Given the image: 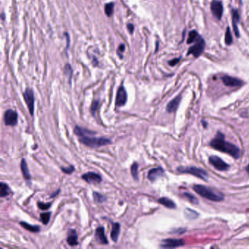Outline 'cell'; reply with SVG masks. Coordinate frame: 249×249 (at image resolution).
I'll return each mask as SVG.
<instances>
[{"label": "cell", "mask_w": 249, "mask_h": 249, "mask_svg": "<svg viewBox=\"0 0 249 249\" xmlns=\"http://www.w3.org/2000/svg\"><path fill=\"white\" fill-rule=\"evenodd\" d=\"M211 147H213L217 151H221L230 155L235 158L240 157V151L239 148L235 146L232 143L227 142L224 140V135L221 132H219L214 139L210 143Z\"/></svg>", "instance_id": "1"}, {"label": "cell", "mask_w": 249, "mask_h": 249, "mask_svg": "<svg viewBox=\"0 0 249 249\" xmlns=\"http://www.w3.org/2000/svg\"><path fill=\"white\" fill-rule=\"evenodd\" d=\"M193 189L199 195L204 198L214 202H221L224 199V195L221 193L216 192L213 189L202 185H194Z\"/></svg>", "instance_id": "2"}, {"label": "cell", "mask_w": 249, "mask_h": 249, "mask_svg": "<svg viewBox=\"0 0 249 249\" xmlns=\"http://www.w3.org/2000/svg\"><path fill=\"white\" fill-rule=\"evenodd\" d=\"M91 135H85L79 137V141L84 146L91 148H97L107 146L110 144L112 141L105 137H90Z\"/></svg>", "instance_id": "3"}, {"label": "cell", "mask_w": 249, "mask_h": 249, "mask_svg": "<svg viewBox=\"0 0 249 249\" xmlns=\"http://www.w3.org/2000/svg\"><path fill=\"white\" fill-rule=\"evenodd\" d=\"M178 171L182 173H188L193 175L194 176L204 180H207L208 178V175L205 170H202V169H199L198 168H195V167H179L178 168Z\"/></svg>", "instance_id": "4"}, {"label": "cell", "mask_w": 249, "mask_h": 249, "mask_svg": "<svg viewBox=\"0 0 249 249\" xmlns=\"http://www.w3.org/2000/svg\"><path fill=\"white\" fill-rule=\"evenodd\" d=\"M23 97L31 115L33 116L35 113V95L33 90L30 88H27L23 94Z\"/></svg>", "instance_id": "5"}, {"label": "cell", "mask_w": 249, "mask_h": 249, "mask_svg": "<svg viewBox=\"0 0 249 249\" xmlns=\"http://www.w3.org/2000/svg\"><path fill=\"white\" fill-rule=\"evenodd\" d=\"M18 113L15 110L9 109L6 110L4 115V121L6 126L15 127L18 124Z\"/></svg>", "instance_id": "6"}, {"label": "cell", "mask_w": 249, "mask_h": 249, "mask_svg": "<svg viewBox=\"0 0 249 249\" xmlns=\"http://www.w3.org/2000/svg\"><path fill=\"white\" fill-rule=\"evenodd\" d=\"M204 41L202 37H199V38L197 40V43L195 45L192 46V47L189 48L188 51V55L189 54H192L193 55L194 57H199V56L202 54V53L203 52L204 48Z\"/></svg>", "instance_id": "7"}, {"label": "cell", "mask_w": 249, "mask_h": 249, "mask_svg": "<svg viewBox=\"0 0 249 249\" xmlns=\"http://www.w3.org/2000/svg\"><path fill=\"white\" fill-rule=\"evenodd\" d=\"M127 101V93L124 86H121L118 88L115 99V105L116 107H122L125 105Z\"/></svg>", "instance_id": "8"}, {"label": "cell", "mask_w": 249, "mask_h": 249, "mask_svg": "<svg viewBox=\"0 0 249 249\" xmlns=\"http://www.w3.org/2000/svg\"><path fill=\"white\" fill-rule=\"evenodd\" d=\"M209 161L216 170L220 171H224L229 168V165L226 162H224L221 158L216 156H211L209 158Z\"/></svg>", "instance_id": "9"}, {"label": "cell", "mask_w": 249, "mask_h": 249, "mask_svg": "<svg viewBox=\"0 0 249 249\" xmlns=\"http://www.w3.org/2000/svg\"><path fill=\"white\" fill-rule=\"evenodd\" d=\"M211 10L213 15H214L217 19H221L223 15V10H224L223 5L221 2L217 1V0H214V1H212V2H211Z\"/></svg>", "instance_id": "10"}, {"label": "cell", "mask_w": 249, "mask_h": 249, "mask_svg": "<svg viewBox=\"0 0 249 249\" xmlns=\"http://www.w3.org/2000/svg\"><path fill=\"white\" fill-rule=\"evenodd\" d=\"M82 179L88 183H100L102 179L101 175L94 172H88L81 176Z\"/></svg>", "instance_id": "11"}, {"label": "cell", "mask_w": 249, "mask_h": 249, "mask_svg": "<svg viewBox=\"0 0 249 249\" xmlns=\"http://www.w3.org/2000/svg\"><path fill=\"white\" fill-rule=\"evenodd\" d=\"M185 245V242L181 239H165L162 240L161 244V248H172L183 246Z\"/></svg>", "instance_id": "12"}, {"label": "cell", "mask_w": 249, "mask_h": 249, "mask_svg": "<svg viewBox=\"0 0 249 249\" xmlns=\"http://www.w3.org/2000/svg\"><path fill=\"white\" fill-rule=\"evenodd\" d=\"M221 81L225 86L230 87H238L241 86L243 84V82L240 81L238 78H233V77L225 75L221 77Z\"/></svg>", "instance_id": "13"}, {"label": "cell", "mask_w": 249, "mask_h": 249, "mask_svg": "<svg viewBox=\"0 0 249 249\" xmlns=\"http://www.w3.org/2000/svg\"><path fill=\"white\" fill-rule=\"evenodd\" d=\"M95 239L100 244L107 245L108 240L105 234V228L103 226H100L95 231Z\"/></svg>", "instance_id": "14"}, {"label": "cell", "mask_w": 249, "mask_h": 249, "mask_svg": "<svg viewBox=\"0 0 249 249\" xmlns=\"http://www.w3.org/2000/svg\"><path fill=\"white\" fill-rule=\"evenodd\" d=\"M164 173V170L161 168H153L148 172V178L150 181L153 182L156 180H157L158 178L161 177Z\"/></svg>", "instance_id": "15"}, {"label": "cell", "mask_w": 249, "mask_h": 249, "mask_svg": "<svg viewBox=\"0 0 249 249\" xmlns=\"http://www.w3.org/2000/svg\"><path fill=\"white\" fill-rule=\"evenodd\" d=\"M232 27L233 29H234V32L236 37H239L240 33L239 30H238V25L240 20V15L238 13V10H232Z\"/></svg>", "instance_id": "16"}, {"label": "cell", "mask_w": 249, "mask_h": 249, "mask_svg": "<svg viewBox=\"0 0 249 249\" xmlns=\"http://www.w3.org/2000/svg\"><path fill=\"white\" fill-rule=\"evenodd\" d=\"M180 100H181V96L179 95V96H177L175 99H173V100H171L168 103V105H167V110L169 112H173L176 111L177 109L179 106V104H180Z\"/></svg>", "instance_id": "17"}, {"label": "cell", "mask_w": 249, "mask_h": 249, "mask_svg": "<svg viewBox=\"0 0 249 249\" xmlns=\"http://www.w3.org/2000/svg\"><path fill=\"white\" fill-rule=\"evenodd\" d=\"M74 133L78 137L85 135H94V134H97V132H94V131L89 130V129H86V128L81 127L79 126H75L74 129Z\"/></svg>", "instance_id": "18"}, {"label": "cell", "mask_w": 249, "mask_h": 249, "mask_svg": "<svg viewBox=\"0 0 249 249\" xmlns=\"http://www.w3.org/2000/svg\"><path fill=\"white\" fill-rule=\"evenodd\" d=\"M66 242L70 246H75V245H78V234H77L76 230H69L67 238H66Z\"/></svg>", "instance_id": "19"}, {"label": "cell", "mask_w": 249, "mask_h": 249, "mask_svg": "<svg viewBox=\"0 0 249 249\" xmlns=\"http://www.w3.org/2000/svg\"><path fill=\"white\" fill-rule=\"evenodd\" d=\"M121 231V225L119 223H113L112 226L111 233H110V238L115 243H116L118 239L119 235H120Z\"/></svg>", "instance_id": "20"}, {"label": "cell", "mask_w": 249, "mask_h": 249, "mask_svg": "<svg viewBox=\"0 0 249 249\" xmlns=\"http://www.w3.org/2000/svg\"><path fill=\"white\" fill-rule=\"evenodd\" d=\"M20 170H21L22 175L26 180H30L32 177H31L29 170L28 166H27L26 161L25 158H22L20 161Z\"/></svg>", "instance_id": "21"}, {"label": "cell", "mask_w": 249, "mask_h": 249, "mask_svg": "<svg viewBox=\"0 0 249 249\" xmlns=\"http://www.w3.org/2000/svg\"><path fill=\"white\" fill-rule=\"evenodd\" d=\"M20 224L22 227L24 228L25 229L28 230V231L31 232L37 233L40 231V227L39 226H37V225H31L29 224H28V223L24 222V221L20 222Z\"/></svg>", "instance_id": "22"}, {"label": "cell", "mask_w": 249, "mask_h": 249, "mask_svg": "<svg viewBox=\"0 0 249 249\" xmlns=\"http://www.w3.org/2000/svg\"><path fill=\"white\" fill-rule=\"evenodd\" d=\"M158 202L170 209H174L176 207V205L174 203L173 201H172L171 199H170L169 198H167V197H161V198L158 199Z\"/></svg>", "instance_id": "23"}, {"label": "cell", "mask_w": 249, "mask_h": 249, "mask_svg": "<svg viewBox=\"0 0 249 249\" xmlns=\"http://www.w3.org/2000/svg\"><path fill=\"white\" fill-rule=\"evenodd\" d=\"M0 189H1L0 197H2V198L3 197H8V195H10V194L12 193L11 190H10V187L8 186V184L3 183V182H2V183H0Z\"/></svg>", "instance_id": "24"}, {"label": "cell", "mask_w": 249, "mask_h": 249, "mask_svg": "<svg viewBox=\"0 0 249 249\" xmlns=\"http://www.w3.org/2000/svg\"><path fill=\"white\" fill-rule=\"evenodd\" d=\"M138 168H139L138 164L137 162H134L132 164L130 168L132 176L135 180H138V179H139V177H138Z\"/></svg>", "instance_id": "25"}, {"label": "cell", "mask_w": 249, "mask_h": 249, "mask_svg": "<svg viewBox=\"0 0 249 249\" xmlns=\"http://www.w3.org/2000/svg\"><path fill=\"white\" fill-rule=\"evenodd\" d=\"M93 198L94 200L97 202V203H103L104 202H105V201L107 200V198L105 196L97 192H94Z\"/></svg>", "instance_id": "26"}, {"label": "cell", "mask_w": 249, "mask_h": 249, "mask_svg": "<svg viewBox=\"0 0 249 249\" xmlns=\"http://www.w3.org/2000/svg\"><path fill=\"white\" fill-rule=\"evenodd\" d=\"M114 11V3L110 2L105 5V13L107 17H110Z\"/></svg>", "instance_id": "27"}, {"label": "cell", "mask_w": 249, "mask_h": 249, "mask_svg": "<svg viewBox=\"0 0 249 249\" xmlns=\"http://www.w3.org/2000/svg\"><path fill=\"white\" fill-rule=\"evenodd\" d=\"M199 38V36L198 35V33H197L195 30L192 31V32L189 33V38H188V40H187V43L188 44L192 43V42H194L195 40L197 41Z\"/></svg>", "instance_id": "28"}, {"label": "cell", "mask_w": 249, "mask_h": 249, "mask_svg": "<svg viewBox=\"0 0 249 249\" xmlns=\"http://www.w3.org/2000/svg\"><path fill=\"white\" fill-rule=\"evenodd\" d=\"M185 215H186V217L189 219H196V218L198 217V216H199L198 213H197L196 211H192V210L189 209V208H187L185 211Z\"/></svg>", "instance_id": "29"}, {"label": "cell", "mask_w": 249, "mask_h": 249, "mask_svg": "<svg viewBox=\"0 0 249 249\" xmlns=\"http://www.w3.org/2000/svg\"><path fill=\"white\" fill-rule=\"evenodd\" d=\"M51 212L42 213V214H40V219H41V221H42V224L45 225L48 224L49 221H50V219H51Z\"/></svg>", "instance_id": "30"}, {"label": "cell", "mask_w": 249, "mask_h": 249, "mask_svg": "<svg viewBox=\"0 0 249 249\" xmlns=\"http://www.w3.org/2000/svg\"><path fill=\"white\" fill-rule=\"evenodd\" d=\"M232 42V34H231V30H230V29L228 27L227 29H226V33H225V43L226 44V45H231Z\"/></svg>", "instance_id": "31"}, {"label": "cell", "mask_w": 249, "mask_h": 249, "mask_svg": "<svg viewBox=\"0 0 249 249\" xmlns=\"http://www.w3.org/2000/svg\"><path fill=\"white\" fill-rule=\"evenodd\" d=\"M64 74L68 76V78H69V83L71 84L72 75V66H70V64H67L65 66V67H64Z\"/></svg>", "instance_id": "32"}, {"label": "cell", "mask_w": 249, "mask_h": 249, "mask_svg": "<svg viewBox=\"0 0 249 249\" xmlns=\"http://www.w3.org/2000/svg\"><path fill=\"white\" fill-rule=\"evenodd\" d=\"M183 195H184V197L188 199L189 201H190V202H192V203L198 204V199L196 198L194 195H192V194H189V193H187V192H186V193H184Z\"/></svg>", "instance_id": "33"}, {"label": "cell", "mask_w": 249, "mask_h": 249, "mask_svg": "<svg viewBox=\"0 0 249 249\" xmlns=\"http://www.w3.org/2000/svg\"><path fill=\"white\" fill-rule=\"evenodd\" d=\"M99 105H100V102H99L98 100H94V101H93V102H92L91 106V112L92 115H94V116L95 114H96L97 110H98Z\"/></svg>", "instance_id": "34"}, {"label": "cell", "mask_w": 249, "mask_h": 249, "mask_svg": "<svg viewBox=\"0 0 249 249\" xmlns=\"http://www.w3.org/2000/svg\"><path fill=\"white\" fill-rule=\"evenodd\" d=\"M51 204H52L51 202H49V203H44V202H37V206L39 207V208L42 210V211H45V210L50 208Z\"/></svg>", "instance_id": "35"}, {"label": "cell", "mask_w": 249, "mask_h": 249, "mask_svg": "<svg viewBox=\"0 0 249 249\" xmlns=\"http://www.w3.org/2000/svg\"><path fill=\"white\" fill-rule=\"evenodd\" d=\"M61 170L63 173L67 174V175H69V174H72V173H73V172L75 171V168L73 165H71V166L68 167V168H64V167H62V168H61Z\"/></svg>", "instance_id": "36"}, {"label": "cell", "mask_w": 249, "mask_h": 249, "mask_svg": "<svg viewBox=\"0 0 249 249\" xmlns=\"http://www.w3.org/2000/svg\"><path fill=\"white\" fill-rule=\"evenodd\" d=\"M124 51H125V45H124V44H121V45L118 46L117 50V54L120 59H123V57H124L123 54H124Z\"/></svg>", "instance_id": "37"}, {"label": "cell", "mask_w": 249, "mask_h": 249, "mask_svg": "<svg viewBox=\"0 0 249 249\" xmlns=\"http://www.w3.org/2000/svg\"><path fill=\"white\" fill-rule=\"evenodd\" d=\"M180 58H176V59H174L172 61H169V64H170V66L176 65V64L179 62V61H180Z\"/></svg>", "instance_id": "38"}, {"label": "cell", "mask_w": 249, "mask_h": 249, "mask_svg": "<svg viewBox=\"0 0 249 249\" xmlns=\"http://www.w3.org/2000/svg\"><path fill=\"white\" fill-rule=\"evenodd\" d=\"M127 29H128V31L129 32V33L132 34L133 32H134V25L132 24V23H128V24H127Z\"/></svg>", "instance_id": "39"}, {"label": "cell", "mask_w": 249, "mask_h": 249, "mask_svg": "<svg viewBox=\"0 0 249 249\" xmlns=\"http://www.w3.org/2000/svg\"><path fill=\"white\" fill-rule=\"evenodd\" d=\"M59 192H60V189H57L56 192H54V194H51V198H53V197H55L58 194H59Z\"/></svg>", "instance_id": "40"}, {"label": "cell", "mask_w": 249, "mask_h": 249, "mask_svg": "<svg viewBox=\"0 0 249 249\" xmlns=\"http://www.w3.org/2000/svg\"><path fill=\"white\" fill-rule=\"evenodd\" d=\"M245 170H246L247 173H248L249 174V164L248 165V166L246 167V168H245Z\"/></svg>", "instance_id": "41"}]
</instances>
